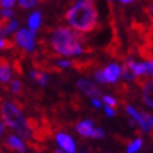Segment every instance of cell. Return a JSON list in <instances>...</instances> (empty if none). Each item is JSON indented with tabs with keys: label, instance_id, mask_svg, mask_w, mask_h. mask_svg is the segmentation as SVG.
Listing matches in <instances>:
<instances>
[{
	"label": "cell",
	"instance_id": "6da1fadb",
	"mask_svg": "<svg viewBox=\"0 0 153 153\" xmlns=\"http://www.w3.org/2000/svg\"><path fill=\"white\" fill-rule=\"evenodd\" d=\"M65 19L77 31H93L98 24V11L94 0H79L66 11Z\"/></svg>",
	"mask_w": 153,
	"mask_h": 153
},
{
	"label": "cell",
	"instance_id": "7a4b0ae2",
	"mask_svg": "<svg viewBox=\"0 0 153 153\" xmlns=\"http://www.w3.org/2000/svg\"><path fill=\"white\" fill-rule=\"evenodd\" d=\"M84 37L68 27L56 28L51 37V47L59 55H80L86 52L82 44Z\"/></svg>",
	"mask_w": 153,
	"mask_h": 153
},
{
	"label": "cell",
	"instance_id": "3957f363",
	"mask_svg": "<svg viewBox=\"0 0 153 153\" xmlns=\"http://www.w3.org/2000/svg\"><path fill=\"white\" fill-rule=\"evenodd\" d=\"M1 117L10 128H13L19 135H21L25 139L31 138V129L28 126L27 121L23 118L21 111L14 102L4 101L1 104Z\"/></svg>",
	"mask_w": 153,
	"mask_h": 153
},
{
	"label": "cell",
	"instance_id": "277c9868",
	"mask_svg": "<svg viewBox=\"0 0 153 153\" xmlns=\"http://www.w3.org/2000/svg\"><path fill=\"white\" fill-rule=\"evenodd\" d=\"M34 35L35 34L31 33L30 30H19L16 33V35H14V44L20 45L24 51L31 52V51H34V47H35Z\"/></svg>",
	"mask_w": 153,
	"mask_h": 153
},
{
	"label": "cell",
	"instance_id": "5b68a950",
	"mask_svg": "<svg viewBox=\"0 0 153 153\" xmlns=\"http://www.w3.org/2000/svg\"><path fill=\"white\" fill-rule=\"evenodd\" d=\"M77 87H79L80 90H83L87 96H90V97H93V98H98L101 96L100 88L94 83H91L90 80H84V79L79 80V82H77Z\"/></svg>",
	"mask_w": 153,
	"mask_h": 153
},
{
	"label": "cell",
	"instance_id": "8992f818",
	"mask_svg": "<svg viewBox=\"0 0 153 153\" xmlns=\"http://www.w3.org/2000/svg\"><path fill=\"white\" fill-rule=\"evenodd\" d=\"M102 73H104L107 83H115L121 76V68L118 65H115V63H112V65L107 66L105 69L102 70Z\"/></svg>",
	"mask_w": 153,
	"mask_h": 153
},
{
	"label": "cell",
	"instance_id": "52a82bcc",
	"mask_svg": "<svg viewBox=\"0 0 153 153\" xmlns=\"http://www.w3.org/2000/svg\"><path fill=\"white\" fill-rule=\"evenodd\" d=\"M11 80V68L6 58H0V83H9Z\"/></svg>",
	"mask_w": 153,
	"mask_h": 153
},
{
	"label": "cell",
	"instance_id": "ba28073f",
	"mask_svg": "<svg viewBox=\"0 0 153 153\" xmlns=\"http://www.w3.org/2000/svg\"><path fill=\"white\" fill-rule=\"evenodd\" d=\"M56 140H58V143L63 148L66 153H74V143H73V139L68 136L65 134H58L56 135Z\"/></svg>",
	"mask_w": 153,
	"mask_h": 153
},
{
	"label": "cell",
	"instance_id": "9c48e42d",
	"mask_svg": "<svg viewBox=\"0 0 153 153\" xmlns=\"http://www.w3.org/2000/svg\"><path fill=\"white\" fill-rule=\"evenodd\" d=\"M6 145H7L11 150H16V152H20V153H25V150H27L23 140L20 139L19 136H14V135H11V136H9V138L6 139Z\"/></svg>",
	"mask_w": 153,
	"mask_h": 153
},
{
	"label": "cell",
	"instance_id": "30bf717a",
	"mask_svg": "<svg viewBox=\"0 0 153 153\" xmlns=\"http://www.w3.org/2000/svg\"><path fill=\"white\" fill-rule=\"evenodd\" d=\"M143 87V100L149 107L153 108V80H148L142 83Z\"/></svg>",
	"mask_w": 153,
	"mask_h": 153
},
{
	"label": "cell",
	"instance_id": "8fae6325",
	"mask_svg": "<svg viewBox=\"0 0 153 153\" xmlns=\"http://www.w3.org/2000/svg\"><path fill=\"white\" fill-rule=\"evenodd\" d=\"M76 129H77V132H79L82 136H90L91 131L94 129V128H93V121L87 120V121H83V122H80V124H77Z\"/></svg>",
	"mask_w": 153,
	"mask_h": 153
},
{
	"label": "cell",
	"instance_id": "7c38bea8",
	"mask_svg": "<svg viewBox=\"0 0 153 153\" xmlns=\"http://www.w3.org/2000/svg\"><path fill=\"white\" fill-rule=\"evenodd\" d=\"M39 24H41V13L39 11H35L30 16L28 19V27H30V31L35 34L38 28H39Z\"/></svg>",
	"mask_w": 153,
	"mask_h": 153
},
{
	"label": "cell",
	"instance_id": "4fadbf2b",
	"mask_svg": "<svg viewBox=\"0 0 153 153\" xmlns=\"http://www.w3.org/2000/svg\"><path fill=\"white\" fill-rule=\"evenodd\" d=\"M122 74L128 80H132L136 76L134 72V60H126L125 63H124V66H122Z\"/></svg>",
	"mask_w": 153,
	"mask_h": 153
},
{
	"label": "cell",
	"instance_id": "5bb4252c",
	"mask_svg": "<svg viewBox=\"0 0 153 153\" xmlns=\"http://www.w3.org/2000/svg\"><path fill=\"white\" fill-rule=\"evenodd\" d=\"M140 117H142V129L145 131V132H149V131H152L153 128V117L150 115V114H148V112H140Z\"/></svg>",
	"mask_w": 153,
	"mask_h": 153
},
{
	"label": "cell",
	"instance_id": "9a60e30c",
	"mask_svg": "<svg viewBox=\"0 0 153 153\" xmlns=\"http://www.w3.org/2000/svg\"><path fill=\"white\" fill-rule=\"evenodd\" d=\"M31 77H33L35 82H37L39 86H44V84L48 82V76L44 72H37V70H33L31 72Z\"/></svg>",
	"mask_w": 153,
	"mask_h": 153
},
{
	"label": "cell",
	"instance_id": "2e32d148",
	"mask_svg": "<svg viewBox=\"0 0 153 153\" xmlns=\"http://www.w3.org/2000/svg\"><path fill=\"white\" fill-rule=\"evenodd\" d=\"M19 27V21L17 20H10V23L6 25L3 30H1V33L4 34V35H7V34H11L13 31H16V28Z\"/></svg>",
	"mask_w": 153,
	"mask_h": 153
},
{
	"label": "cell",
	"instance_id": "e0dca14e",
	"mask_svg": "<svg viewBox=\"0 0 153 153\" xmlns=\"http://www.w3.org/2000/svg\"><path fill=\"white\" fill-rule=\"evenodd\" d=\"M126 111H128V114H131V117H132V118H134V120L136 121L138 124H140V126H142V122H143V121H142L140 112H138V111H136V110L134 108V107H131V105L126 107Z\"/></svg>",
	"mask_w": 153,
	"mask_h": 153
},
{
	"label": "cell",
	"instance_id": "ac0fdd59",
	"mask_svg": "<svg viewBox=\"0 0 153 153\" xmlns=\"http://www.w3.org/2000/svg\"><path fill=\"white\" fill-rule=\"evenodd\" d=\"M140 146H142V139H136L135 142L129 143L126 153H135V152H138V150L140 149Z\"/></svg>",
	"mask_w": 153,
	"mask_h": 153
},
{
	"label": "cell",
	"instance_id": "d6986e66",
	"mask_svg": "<svg viewBox=\"0 0 153 153\" xmlns=\"http://www.w3.org/2000/svg\"><path fill=\"white\" fill-rule=\"evenodd\" d=\"M14 48V42L7 38H0V49H11Z\"/></svg>",
	"mask_w": 153,
	"mask_h": 153
},
{
	"label": "cell",
	"instance_id": "ffe728a7",
	"mask_svg": "<svg viewBox=\"0 0 153 153\" xmlns=\"http://www.w3.org/2000/svg\"><path fill=\"white\" fill-rule=\"evenodd\" d=\"M104 102H105L107 105H110V107H115L117 105V101H115V98L111 97V96H104Z\"/></svg>",
	"mask_w": 153,
	"mask_h": 153
},
{
	"label": "cell",
	"instance_id": "44dd1931",
	"mask_svg": "<svg viewBox=\"0 0 153 153\" xmlns=\"http://www.w3.org/2000/svg\"><path fill=\"white\" fill-rule=\"evenodd\" d=\"M94 77H96V80H97L98 83H107L105 77H104V73H102V70H97V72L94 73Z\"/></svg>",
	"mask_w": 153,
	"mask_h": 153
},
{
	"label": "cell",
	"instance_id": "7402d4cb",
	"mask_svg": "<svg viewBox=\"0 0 153 153\" xmlns=\"http://www.w3.org/2000/svg\"><path fill=\"white\" fill-rule=\"evenodd\" d=\"M90 136H91V138H102V136H104V131L100 129V128H96V129L91 131Z\"/></svg>",
	"mask_w": 153,
	"mask_h": 153
},
{
	"label": "cell",
	"instance_id": "603a6c76",
	"mask_svg": "<svg viewBox=\"0 0 153 153\" xmlns=\"http://www.w3.org/2000/svg\"><path fill=\"white\" fill-rule=\"evenodd\" d=\"M20 90H21V83H20L19 80H14L13 83H11V91L13 93H20Z\"/></svg>",
	"mask_w": 153,
	"mask_h": 153
},
{
	"label": "cell",
	"instance_id": "cb8c5ba5",
	"mask_svg": "<svg viewBox=\"0 0 153 153\" xmlns=\"http://www.w3.org/2000/svg\"><path fill=\"white\" fill-rule=\"evenodd\" d=\"M104 110H105V114H107L108 117H114V115H115V110H114L112 107L105 105V107H104Z\"/></svg>",
	"mask_w": 153,
	"mask_h": 153
},
{
	"label": "cell",
	"instance_id": "d4e9b609",
	"mask_svg": "<svg viewBox=\"0 0 153 153\" xmlns=\"http://www.w3.org/2000/svg\"><path fill=\"white\" fill-rule=\"evenodd\" d=\"M58 65L62 66V68H68V66H70V62H68V60H59Z\"/></svg>",
	"mask_w": 153,
	"mask_h": 153
},
{
	"label": "cell",
	"instance_id": "484cf974",
	"mask_svg": "<svg viewBox=\"0 0 153 153\" xmlns=\"http://www.w3.org/2000/svg\"><path fill=\"white\" fill-rule=\"evenodd\" d=\"M91 104H93L96 108H100V107H101V102L98 101L97 98H93V100H91Z\"/></svg>",
	"mask_w": 153,
	"mask_h": 153
},
{
	"label": "cell",
	"instance_id": "4316f807",
	"mask_svg": "<svg viewBox=\"0 0 153 153\" xmlns=\"http://www.w3.org/2000/svg\"><path fill=\"white\" fill-rule=\"evenodd\" d=\"M4 128H6L4 122H0V135H3V132H4Z\"/></svg>",
	"mask_w": 153,
	"mask_h": 153
},
{
	"label": "cell",
	"instance_id": "83f0119b",
	"mask_svg": "<svg viewBox=\"0 0 153 153\" xmlns=\"http://www.w3.org/2000/svg\"><path fill=\"white\" fill-rule=\"evenodd\" d=\"M149 9H150V11H152V14H153V0H150V4H149Z\"/></svg>",
	"mask_w": 153,
	"mask_h": 153
},
{
	"label": "cell",
	"instance_id": "f1b7e54d",
	"mask_svg": "<svg viewBox=\"0 0 153 153\" xmlns=\"http://www.w3.org/2000/svg\"><path fill=\"white\" fill-rule=\"evenodd\" d=\"M120 1H121V3H125V4H126V3H131L132 0H120Z\"/></svg>",
	"mask_w": 153,
	"mask_h": 153
},
{
	"label": "cell",
	"instance_id": "f546056e",
	"mask_svg": "<svg viewBox=\"0 0 153 153\" xmlns=\"http://www.w3.org/2000/svg\"><path fill=\"white\" fill-rule=\"evenodd\" d=\"M55 153H66V152H63V150H60V149H56Z\"/></svg>",
	"mask_w": 153,
	"mask_h": 153
},
{
	"label": "cell",
	"instance_id": "4dcf8cb0",
	"mask_svg": "<svg viewBox=\"0 0 153 153\" xmlns=\"http://www.w3.org/2000/svg\"><path fill=\"white\" fill-rule=\"evenodd\" d=\"M39 1H44V0H39Z\"/></svg>",
	"mask_w": 153,
	"mask_h": 153
}]
</instances>
